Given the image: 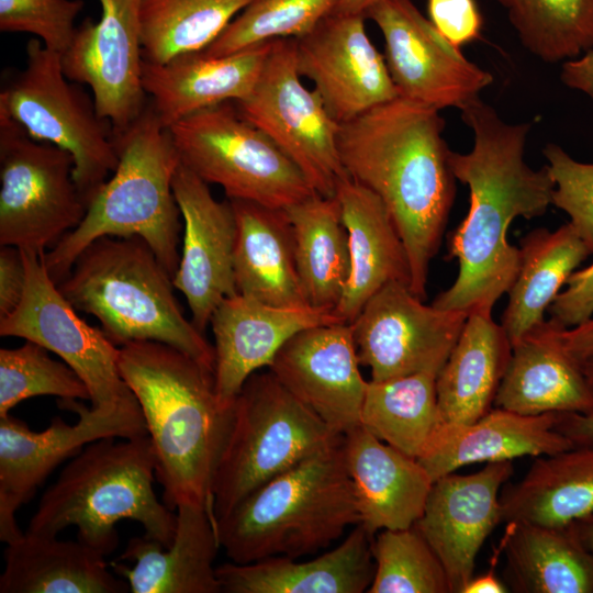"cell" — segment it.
<instances>
[{"label": "cell", "instance_id": "obj_26", "mask_svg": "<svg viewBox=\"0 0 593 593\" xmlns=\"http://www.w3.org/2000/svg\"><path fill=\"white\" fill-rule=\"evenodd\" d=\"M359 518L374 535L412 527L422 516L434 480L422 463L361 425L343 437Z\"/></svg>", "mask_w": 593, "mask_h": 593}, {"label": "cell", "instance_id": "obj_21", "mask_svg": "<svg viewBox=\"0 0 593 593\" xmlns=\"http://www.w3.org/2000/svg\"><path fill=\"white\" fill-rule=\"evenodd\" d=\"M513 471L512 460L486 462L474 473L452 472L433 482L414 526L439 558L450 593H462L481 547L502 523L500 494Z\"/></svg>", "mask_w": 593, "mask_h": 593}, {"label": "cell", "instance_id": "obj_19", "mask_svg": "<svg viewBox=\"0 0 593 593\" xmlns=\"http://www.w3.org/2000/svg\"><path fill=\"white\" fill-rule=\"evenodd\" d=\"M172 190L182 216V245L172 278L189 305L191 322L204 334L220 303L237 293L234 275L236 221L230 200H216L181 161Z\"/></svg>", "mask_w": 593, "mask_h": 593}, {"label": "cell", "instance_id": "obj_12", "mask_svg": "<svg viewBox=\"0 0 593 593\" xmlns=\"http://www.w3.org/2000/svg\"><path fill=\"white\" fill-rule=\"evenodd\" d=\"M235 103L294 163L317 194L335 197L347 175L337 148L339 124L318 93L302 83L295 38L275 40L253 91Z\"/></svg>", "mask_w": 593, "mask_h": 593}, {"label": "cell", "instance_id": "obj_24", "mask_svg": "<svg viewBox=\"0 0 593 593\" xmlns=\"http://www.w3.org/2000/svg\"><path fill=\"white\" fill-rule=\"evenodd\" d=\"M273 42L222 56L203 49L163 64L144 60V91L166 126L202 109L242 101L253 91Z\"/></svg>", "mask_w": 593, "mask_h": 593}, {"label": "cell", "instance_id": "obj_9", "mask_svg": "<svg viewBox=\"0 0 593 593\" xmlns=\"http://www.w3.org/2000/svg\"><path fill=\"white\" fill-rule=\"evenodd\" d=\"M0 113L8 115L34 139L68 152L74 179L87 204L118 166L114 132L80 83L69 80L61 54L38 38L26 45V65L0 92Z\"/></svg>", "mask_w": 593, "mask_h": 593}, {"label": "cell", "instance_id": "obj_32", "mask_svg": "<svg viewBox=\"0 0 593 593\" xmlns=\"http://www.w3.org/2000/svg\"><path fill=\"white\" fill-rule=\"evenodd\" d=\"M0 593H125L104 556L80 542L24 536L4 550Z\"/></svg>", "mask_w": 593, "mask_h": 593}, {"label": "cell", "instance_id": "obj_47", "mask_svg": "<svg viewBox=\"0 0 593 593\" xmlns=\"http://www.w3.org/2000/svg\"><path fill=\"white\" fill-rule=\"evenodd\" d=\"M26 282L22 250L12 245L0 247V320L13 313L22 301Z\"/></svg>", "mask_w": 593, "mask_h": 593}, {"label": "cell", "instance_id": "obj_1", "mask_svg": "<svg viewBox=\"0 0 593 593\" xmlns=\"http://www.w3.org/2000/svg\"><path fill=\"white\" fill-rule=\"evenodd\" d=\"M460 111L473 146L465 154L450 150L449 164L455 178L469 188V210L448 239L458 276L432 304L468 315L492 314L519 270V247L507 239L511 223L545 214L555 183L547 166L533 169L524 159L529 123L505 122L480 97Z\"/></svg>", "mask_w": 593, "mask_h": 593}, {"label": "cell", "instance_id": "obj_13", "mask_svg": "<svg viewBox=\"0 0 593 593\" xmlns=\"http://www.w3.org/2000/svg\"><path fill=\"white\" fill-rule=\"evenodd\" d=\"M57 403L77 413L78 422L69 425L55 416L46 429L35 432L10 414L0 417V539L7 545L24 536L15 512L63 461L104 437L148 435L135 396L111 411L88 407L79 400L58 399Z\"/></svg>", "mask_w": 593, "mask_h": 593}, {"label": "cell", "instance_id": "obj_29", "mask_svg": "<svg viewBox=\"0 0 593 593\" xmlns=\"http://www.w3.org/2000/svg\"><path fill=\"white\" fill-rule=\"evenodd\" d=\"M358 524L334 549L309 561L272 557L216 567L225 593H362L374 577L372 539Z\"/></svg>", "mask_w": 593, "mask_h": 593}, {"label": "cell", "instance_id": "obj_8", "mask_svg": "<svg viewBox=\"0 0 593 593\" xmlns=\"http://www.w3.org/2000/svg\"><path fill=\"white\" fill-rule=\"evenodd\" d=\"M342 437L271 371L253 373L234 401L213 480L216 523L256 489Z\"/></svg>", "mask_w": 593, "mask_h": 593}, {"label": "cell", "instance_id": "obj_33", "mask_svg": "<svg viewBox=\"0 0 593 593\" xmlns=\"http://www.w3.org/2000/svg\"><path fill=\"white\" fill-rule=\"evenodd\" d=\"M504 575L517 593H593V552L571 524L506 523Z\"/></svg>", "mask_w": 593, "mask_h": 593}, {"label": "cell", "instance_id": "obj_7", "mask_svg": "<svg viewBox=\"0 0 593 593\" xmlns=\"http://www.w3.org/2000/svg\"><path fill=\"white\" fill-rule=\"evenodd\" d=\"M57 287L77 311L93 315L118 347L159 342L214 371L213 345L186 317L172 276L142 237L93 240Z\"/></svg>", "mask_w": 593, "mask_h": 593}, {"label": "cell", "instance_id": "obj_15", "mask_svg": "<svg viewBox=\"0 0 593 593\" xmlns=\"http://www.w3.org/2000/svg\"><path fill=\"white\" fill-rule=\"evenodd\" d=\"M467 317L461 311L426 305L407 284L390 282L350 323L359 363L370 369L373 381L438 374Z\"/></svg>", "mask_w": 593, "mask_h": 593}, {"label": "cell", "instance_id": "obj_23", "mask_svg": "<svg viewBox=\"0 0 593 593\" xmlns=\"http://www.w3.org/2000/svg\"><path fill=\"white\" fill-rule=\"evenodd\" d=\"M177 525L168 546L147 536L133 537L110 563L132 593H220L214 560L221 547L217 523L204 505L177 506Z\"/></svg>", "mask_w": 593, "mask_h": 593}, {"label": "cell", "instance_id": "obj_20", "mask_svg": "<svg viewBox=\"0 0 593 593\" xmlns=\"http://www.w3.org/2000/svg\"><path fill=\"white\" fill-rule=\"evenodd\" d=\"M359 365L351 324L340 322L299 332L280 348L269 369L334 433L344 436L360 425L368 381Z\"/></svg>", "mask_w": 593, "mask_h": 593}, {"label": "cell", "instance_id": "obj_44", "mask_svg": "<svg viewBox=\"0 0 593 593\" xmlns=\"http://www.w3.org/2000/svg\"><path fill=\"white\" fill-rule=\"evenodd\" d=\"M555 183L551 204L564 211L569 224L593 254V164L573 159L553 143L542 149Z\"/></svg>", "mask_w": 593, "mask_h": 593}, {"label": "cell", "instance_id": "obj_27", "mask_svg": "<svg viewBox=\"0 0 593 593\" xmlns=\"http://www.w3.org/2000/svg\"><path fill=\"white\" fill-rule=\"evenodd\" d=\"M335 195L348 235L350 269L334 314L350 324L385 284L410 287L411 267L403 240L376 193L346 175Z\"/></svg>", "mask_w": 593, "mask_h": 593}, {"label": "cell", "instance_id": "obj_49", "mask_svg": "<svg viewBox=\"0 0 593 593\" xmlns=\"http://www.w3.org/2000/svg\"><path fill=\"white\" fill-rule=\"evenodd\" d=\"M560 79L567 87L585 93L593 102V49L563 61Z\"/></svg>", "mask_w": 593, "mask_h": 593}, {"label": "cell", "instance_id": "obj_6", "mask_svg": "<svg viewBox=\"0 0 593 593\" xmlns=\"http://www.w3.org/2000/svg\"><path fill=\"white\" fill-rule=\"evenodd\" d=\"M343 437L256 489L217 522L220 546L232 562L298 559L359 524Z\"/></svg>", "mask_w": 593, "mask_h": 593}, {"label": "cell", "instance_id": "obj_52", "mask_svg": "<svg viewBox=\"0 0 593 593\" xmlns=\"http://www.w3.org/2000/svg\"><path fill=\"white\" fill-rule=\"evenodd\" d=\"M580 541L593 552V512L570 523Z\"/></svg>", "mask_w": 593, "mask_h": 593}, {"label": "cell", "instance_id": "obj_48", "mask_svg": "<svg viewBox=\"0 0 593 593\" xmlns=\"http://www.w3.org/2000/svg\"><path fill=\"white\" fill-rule=\"evenodd\" d=\"M583 370L593 382V354L582 361ZM556 430L569 438L574 445L593 443V414L559 413Z\"/></svg>", "mask_w": 593, "mask_h": 593}, {"label": "cell", "instance_id": "obj_46", "mask_svg": "<svg viewBox=\"0 0 593 593\" xmlns=\"http://www.w3.org/2000/svg\"><path fill=\"white\" fill-rule=\"evenodd\" d=\"M561 291L548 307L550 320L570 328L593 317V262L571 273Z\"/></svg>", "mask_w": 593, "mask_h": 593}, {"label": "cell", "instance_id": "obj_41", "mask_svg": "<svg viewBox=\"0 0 593 593\" xmlns=\"http://www.w3.org/2000/svg\"><path fill=\"white\" fill-rule=\"evenodd\" d=\"M339 0H250L204 49L233 54L279 38H299L337 9Z\"/></svg>", "mask_w": 593, "mask_h": 593}, {"label": "cell", "instance_id": "obj_28", "mask_svg": "<svg viewBox=\"0 0 593 593\" xmlns=\"http://www.w3.org/2000/svg\"><path fill=\"white\" fill-rule=\"evenodd\" d=\"M558 416L496 407L470 424H439L417 460L435 481L470 463L553 455L575 446L556 430Z\"/></svg>", "mask_w": 593, "mask_h": 593}, {"label": "cell", "instance_id": "obj_35", "mask_svg": "<svg viewBox=\"0 0 593 593\" xmlns=\"http://www.w3.org/2000/svg\"><path fill=\"white\" fill-rule=\"evenodd\" d=\"M521 265L508 291L502 323L512 346L545 322L544 313L568 278L591 255L568 223L551 232L540 227L521 239Z\"/></svg>", "mask_w": 593, "mask_h": 593}, {"label": "cell", "instance_id": "obj_11", "mask_svg": "<svg viewBox=\"0 0 593 593\" xmlns=\"http://www.w3.org/2000/svg\"><path fill=\"white\" fill-rule=\"evenodd\" d=\"M0 182V246L46 253L86 215L71 155L32 138L3 113Z\"/></svg>", "mask_w": 593, "mask_h": 593}, {"label": "cell", "instance_id": "obj_30", "mask_svg": "<svg viewBox=\"0 0 593 593\" xmlns=\"http://www.w3.org/2000/svg\"><path fill=\"white\" fill-rule=\"evenodd\" d=\"M236 221L234 275L237 293L264 303L307 306L290 222L281 209L228 199Z\"/></svg>", "mask_w": 593, "mask_h": 593}, {"label": "cell", "instance_id": "obj_53", "mask_svg": "<svg viewBox=\"0 0 593 593\" xmlns=\"http://www.w3.org/2000/svg\"><path fill=\"white\" fill-rule=\"evenodd\" d=\"M374 0H339L335 11L346 14H362Z\"/></svg>", "mask_w": 593, "mask_h": 593}, {"label": "cell", "instance_id": "obj_36", "mask_svg": "<svg viewBox=\"0 0 593 593\" xmlns=\"http://www.w3.org/2000/svg\"><path fill=\"white\" fill-rule=\"evenodd\" d=\"M283 211L292 228L296 267L309 304L334 312L350 269L338 199L315 193Z\"/></svg>", "mask_w": 593, "mask_h": 593}, {"label": "cell", "instance_id": "obj_5", "mask_svg": "<svg viewBox=\"0 0 593 593\" xmlns=\"http://www.w3.org/2000/svg\"><path fill=\"white\" fill-rule=\"evenodd\" d=\"M156 460L147 436L104 437L86 445L44 492L26 534L57 537L76 526L77 539L103 555L112 553L118 522L132 519L145 536L168 546L177 515L154 491Z\"/></svg>", "mask_w": 593, "mask_h": 593}, {"label": "cell", "instance_id": "obj_2", "mask_svg": "<svg viewBox=\"0 0 593 593\" xmlns=\"http://www.w3.org/2000/svg\"><path fill=\"white\" fill-rule=\"evenodd\" d=\"M439 110L396 97L339 124L337 148L346 174L385 205L406 248L411 291L426 296L456 195V178Z\"/></svg>", "mask_w": 593, "mask_h": 593}, {"label": "cell", "instance_id": "obj_34", "mask_svg": "<svg viewBox=\"0 0 593 593\" xmlns=\"http://www.w3.org/2000/svg\"><path fill=\"white\" fill-rule=\"evenodd\" d=\"M502 522L560 526L593 512V443L536 457L500 494Z\"/></svg>", "mask_w": 593, "mask_h": 593}, {"label": "cell", "instance_id": "obj_43", "mask_svg": "<svg viewBox=\"0 0 593 593\" xmlns=\"http://www.w3.org/2000/svg\"><path fill=\"white\" fill-rule=\"evenodd\" d=\"M82 0H0V31L30 33L63 54L75 35Z\"/></svg>", "mask_w": 593, "mask_h": 593}, {"label": "cell", "instance_id": "obj_16", "mask_svg": "<svg viewBox=\"0 0 593 593\" xmlns=\"http://www.w3.org/2000/svg\"><path fill=\"white\" fill-rule=\"evenodd\" d=\"M365 18L383 35L399 97L437 110H461L493 82L492 74L448 42L412 0H374Z\"/></svg>", "mask_w": 593, "mask_h": 593}, {"label": "cell", "instance_id": "obj_4", "mask_svg": "<svg viewBox=\"0 0 593 593\" xmlns=\"http://www.w3.org/2000/svg\"><path fill=\"white\" fill-rule=\"evenodd\" d=\"M118 166L88 205L80 224L44 254L59 283L81 251L103 236L142 237L168 272L180 259L182 216L172 190L180 157L168 127L149 101L122 132L114 133Z\"/></svg>", "mask_w": 593, "mask_h": 593}, {"label": "cell", "instance_id": "obj_18", "mask_svg": "<svg viewBox=\"0 0 593 593\" xmlns=\"http://www.w3.org/2000/svg\"><path fill=\"white\" fill-rule=\"evenodd\" d=\"M365 20L362 14L334 11L295 38L298 71L314 83L338 124L399 97L384 56L366 32Z\"/></svg>", "mask_w": 593, "mask_h": 593}, {"label": "cell", "instance_id": "obj_45", "mask_svg": "<svg viewBox=\"0 0 593 593\" xmlns=\"http://www.w3.org/2000/svg\"><path fill=\"white\" fill-rule=\"evenodd\" d=\"M427 10L433 25L457 47L481 35L483 21L474 0H428Z\"/></svg>", "mask_w": 593, "mask_h": 593}, {"label": "cell", "instance_id": "obj_50", "mask_svg": "<svg viewBox=\"0 0 593 593\" xmlns=\"http://www.w3.org/2000/svg\"><path fill=\"white\" fill-rule=\"evenodd\" d=\"M560 335L566 348L581 361L593 354V317L574 327L562 328Z\"/></svg>", "mask_w": 593, "mask_h": 593}, {"label": "cell", "instance_id": "obj_31", "mask_svg": "<svg viewBox=\"0 0 593 593\" xmlns=\"http://www.w3.org/2000/svg\"><path fill=\"white\" fill-rule=\"evenodd\" d=\"M512 343L492 314L471 313L436 377L440 424H470L494 404Z\"/></svg>", "mask_w": 593, "mask_h": 593}, {"label": "cell", "instance_id": "obj_39", "mask_svg": "<svg viewBox=\"0 0 593 593\" xmlns=\"http://www.w3.org/2000/svg\"><path fill=\"white\" fill-rule=\"evenodd\" d=\"M522 45L546 63L593 49V0H496Z\"/></svg>", "mask_w": 593, "mask_h": 593}, {"label": "cell", "instance_id": "obj_40", "mask_svg": "<svg viewBox=\"0 0 593 593\" xmlns=\"http://www.w3.org/2000/svg\"><path fill=\"white\" fill-rule=\"evenodd\" d=\"M371 549L374 577L368 593H450L439 558L414 525L381 530Z\"/></svg>", "mask_w": 593, "mask_h": 593}, {"label": "cell", "instance_id": "obj_42", "mask_svg": "<svg viewBox=\"0 0 593 593\" xmlns=\"http://www.w3.org/2000/svg\"><path fill=\"white\" fill-rule=\"evenodd\" d=\"M40 395L60 400H90L87 385L65 362L31 340L16 348L0 349V417L20 402Z\"/></svg>", "mask_w": 593, "mask_h": 593}, {"label": "cell", "instance_id": "obj_38", "mask_svg": "<svg viewBox=\"0 0 593 593\" xmlns=\"http://www.w3.org/2000/svg\"><path fill=\"white\" fill-rule=\"evenodd\" d=\"M250 0H142L143 58L163 64L205 49Z\"/></svg>", "mask_w": 593, "mask_h": 593}, {"label": "cell", "instance_id": "obj_17", "mask_svg": "<svg viewBox=\"0 0 593 593\" xmlns=\"http://www.w3.org/2000/svg\"><path fill=\"white\" fill-rule=\"evenodd\" d=\"M142 0H99L98 22L87 18L61 54L65 76L92 91L99 114L114 133L145 109L143 88Z\"/></svg>", "mask_w": 593, "mask_h": 593}, {"label": "cell", "instance_id": "obj_10", "mask_svg": "<svg viewBox=\"0 0 593 593\" xmlns=\"http://www.w3.org/2000/svg\"><path fill=\"white\" fill-rule=\"evenodd\" d=\"M180 161L227 199L286 209L316 192L294 163L233 101L167 126Z\"/></svg>", "mask_w": 593, "mask_h": 593}, {"label": "cell", "instance_id": "obj_25", "mask_svg": "<svg viewBox=\"0 0 593 593\" xmlns=\"http://www.w3.org/2000/svg\"><path fill=\"white\" fill-rule=\"evenodd\" d=\"M566 328L545 321L513 345L494 404L523 415L593 414V382L561 339Z\"/></svg>", "mask_w": 593, "mask_h": 593}, {"label": "cell", "instance_id": "obj_22", "mask_svg": "<svg viewBox=\"0 0 593 593\" xmlns=\"http://www.w3.org/2000/svg\"><path fill=\"white\" fill-rule=\"evenodd\" d=\"M345 323L312 305L275 306L236 293L224 299L210 325L214 336V381L220 405L232 409L246 380L270 367L280 348L309 327Z\"/></svg>", "mask_w": 593, "mask_h": 593}, {"label": "cell", "instance_id": "obj_51", "mask_svg": "<svg viewBox=\"0 0 593 593\" xmlns=\"http://www.w3.org/2000/svg\"><path fill=\"white\" fill-rule=\"evenodd\" d=\"M510 592L494 573L493 569L478 577H472L462 590V593H505Z\"/></svg>", "mask_w": 593, "mask_h": 593}, {"label": "cell", "instance_id": "obj_3", "mask_svg": "<svg viewBox=\"0 0 593 593\" xmlns=\"http://www.w3.org/2000/svg\"><path fill=\"white\" fill-rule=\"evenodd\" d=\"M119 369L143 412L164 503L213 513V480L233 414L220 405L213 370L153 340L121 346Z\"/></svg>", "mask_w": 593, "mask_h": 593}, {"label": "cell", "instance_id": "obj_37", "mask_svg": "<svg viewBox=\"0 0 593 593\" xmlns=\"http://www.w3.org/2000/svg\"><path fill=\"white\" fill-rule=\"evenodd\" d=\"M436 377L418 372L368 381L360 425L385 444L418 459L440 424Z\"/></svg>", "mask_w": 593, "mask_h": 593}, {"label": "cell", "instance_id": "obj_14", "mask_svg": "<svg viewBox=\"0 0 593 593\" xmlns=\"http://www.w3.org/2000/svg\"><path fill=\"white\" fill-rule=\"evenodd\" d=\"M21 250L25 290L16 310L0 320V335L34 342L59 356L85 382L96 410L111 411L133 399L120 373V347L63 295L48 275L45 251Z\"/></svg>", "mask_w": 593, "mask_h": 593}]
</instances>
